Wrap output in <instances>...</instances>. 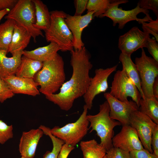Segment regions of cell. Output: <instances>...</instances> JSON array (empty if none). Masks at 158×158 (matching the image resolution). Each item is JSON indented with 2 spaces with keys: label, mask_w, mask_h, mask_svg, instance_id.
<instances>
[{
  "label": "cell",
  "mask_w": 158,
  "mask_h": 158,
  "mask_svg": "<svg viewBox=\"0 0 158 158\" xmlns=\"http://www.w3.org/2000/svg\"><path fill=\"white\" fill-rule=\"evenodd\" d=\"M146 48L155 60L158 62V43L155 40L150 38Z\"/></svg>",
  "instance_id": "34"
},
{
  "label": "cell",
  "mask_w": 158,
  "mask_h": 158,
  "mask_svg": "<svg viewBox=\"0 0 158 158\" xmlns=\"http://www.w3.org/2000/svg\"><path fill=\"white\" fill-rule=\"evenodd\" d=\"M66 78L64 61L57 53L53 58L43 62L42 68L35 74L33 79L40 86V92L46 96L55 94Z\"/></svg>",
  "instance_id": "2"
},
{
  "label": "cell",
  "mask_w": 158,
  "mask_h": 158,
  "mask_svg": "<svg viewBox=\"0 0 158 158\" xmlns=\"http://www.w3.org/2000/svg\"><path fill=\"white\" fill-rule=\"evenodd\" d=\"M88 0H75L74 1L75 8V16H81L86 9Z\"/></svg>",
  "instance_id": "36"
},
{
  "label": "cell",
  "mask_w": 158,
  "mask_h": 158,
  "mask_svg": "<svg viewBox=\"0 0 158 158\" xmlns=\"http://www.w3.org/2000/svg\"><path fill=\"white\" fill-rule=\"evenodd\" d=\"M95 13L92 11L80 16L67 15L65 21L73 36L74 50H80L84 46L81 39L82 32L91 22Z\"/></svg>",
  "instance_id": "15"
},
{
  "label": "cell",
  "mask_w": 158,
  "mask_h": 158,
  "mask_svg": "<svg viewBox=\"0 0 158 158\" xmlns=\"http://www.w3.org/2000/svg\"><path fill=\"white\" fill-rule=\"evenodd\" d=\"M83 158H103L107 151L95 139L80 142Z\"/></svg>",
  "instance_id": "24"
},
{
  "label": "cell",
  "mask_w": 158,
  "mask_h": 158,
  "mask_svg": "<svg viewBox=\"0 0 158 158\" xmlns=\"http://www.w3.org/2000/svg\"><path fill=\"white\" fill-rule=\"evenodd\" d=\"M35 8L36 21L34 27L40 30H47L49 27L51 15L47 6L40 0H32Z\"/></svg>",
  "instance_id": "23"
},
{
  "label": "cell",
  "mask_w": 158,
  "mask_h": 158,
  "mask_svg": "<svg viewBox=\"0 0 158 158\" xmlns=\"http://www.w3.org/2000/svg\"><path fill=\"white\" fill-rule=\"evenodd\" d=\"M129 125L136 131L144 149L153 153L151 145V138L153 131L158 127V125L138 110L132 113Z\"/></svg>",
  "instance_id": "10"
},
{
  "label": "cell",
  "mask_w": 158,
  "mask_h": 158,
  "mask_svg": "<svg viewBox=\"0 0 158 158\" xmlns=\"http://www.w3.org/2000/svg\"><path fill=\"white\" fill-rule=\"evenodd\" d=\"M113 147L130 152L144 148L135 130L130 125L122 126L120 132L112 139Z\"/></svg>",
  "instance_id": "14"
},
{
  "label": "cell",
  "mask_w": 158,
  "mask_h": 158,
  "mask_svg": "<svg viewBox=\"0 0 158 158\" xmlns=\"http://www.w3.org/2000/svg\"><path fill=\"white\" fill-rule=\"evenodd\" d=\"M142 24L143 31L146 34L152 35L157 42H158V18L155 20H152Z\"/></svg>",
  "instance_id": "30"
},
{
  "label": "cell",
  "mask_w": 158,
  "mask_h": 158,
  "mask_svg": "<svg viewBox=\"0 0 158 158\" xmlns=\"http://www.w3.org/2000/svg\"><path fill=\"white\" fill-rule=\"evenodd\" d=\"M18 1L17 0H0V11L6 9H11Z\"/></svg>",
  "instance_id": "39"
},
{
  "label": "cell",
  "mask_w": 158,
  "mask_h": 158,
  "mask_svg": "<svg viewBox=\"0 0 158 158\" xmlns=\"http://www.w3.org/2000/svg\"><path fill=\"white\" fill-rule=\"evenodd\" d=\"M128 2L127 0H119L99 17L109 18L113 22V25L115 26L118 24V28L120 29H122L130 21L136 20L139 24H142L152 20L149 14V10L142 8L137 5L135 8L129 10H123L118 7L119 5Z\"/></svg>",
  "instance_id": "7"
},
{
  "label": "cell",
  "mask_w": 158,
  "mask_h": 158,
  "mask_svg": "<svg viewBox=\"0 0 158 158\" xmlns=\"http://www.w3.org/2000/svg\"><path fill=\"white\" fill-rule=\"evenodd\" d=\"M141 49V56L135 58V63L139 73L144 98H152L154 97L152 93V85L158 76V62L147 56L143 48Z\"/></svg>",
  "instance_id": "8"
},
{
  "label": "cell",
  "mask_w": 158,
  "mask_h": 158,
  "mask_svg": "<svg viewBox=\"0 0 158 158\" xmlns=\"http://www.w3.org/2000/svg\"><path fill=\"white\" fill-rule=\"evenodd\" d=\"M119 60L122 64V70L134 83L139 91L142 98L144 99L139 73L135 64L132 60L131 55L121 52L119 56Z\"/></svg>",
  "instance_id": "22"
},
{
  "label": "cell",
  "mask_w": 158,
  "mask_h": 158,
  "mask_svg": "<svg viewBox=\"0 0 158 158\" xmlns=\"http://www.w3.org/2000/svg\"><path fill=\"white\" fill-rule=\"evenodd\" d=\"M44 134L39 128L23 132L19 144V150L25 158H34L37 145Z\"/></svg>",
  "instance_id": "17"
},
{
  "label": "cell",
  "mask_w": 158,
  "mask_h": 158,
  "mask_svg": "<svg viewBox=\"0 0 158 158\" xmlns=\"http://www.w3.org/2000/svg\"><path fill=\"white\" fill-rule=\"evenodd\" d=\"M137 5L142 8L152 10L158 18V0H140L138 1Z\"/></svg>",
  "instance_id": "31"
},
{
  "label": "cell",
  "mask_w": 158,
  "mask_h": 158,
  "mask_svg": "<svg viewBox=\"0 0 158 158\" xmlns=\"http://www.w3.org/2000/svg\"><path fill=\"white\" fill-rule=\"evenodd\" d=\"M61 49L56 43L51 42L47 45L39 47L31 51L23 50V55L27 57L42 62L54 57Z\"/></svg>",
  "instance_id": "20"
},
{
  "label": "cell",
  "mask_w": 158,
  "mask_h": 158,
  "mask_svg": "<svg viewBox=\"0 0 158 158\" xmlns=\"http://www.w3.org/2000/svg\"><path fill=\"white\" fill-rule=\"evenodd\" d=\"M109 93L121 101H128V97H130L139 108L141 95L134 83L123 70H118L115 73Z\"/></svg>",
  "instance_id": "9"
},
{
  "label": "cell",
  "mask_w": 158,
  "mask_h": 158,
  "mask_svg": "<svg viewBox=\"0 0 158 158\" xmlns=\"http://www.w3.org/2000/svg\"><path fill=\"white\" fill-rule=\"evenodd\" d=\"M13 20L16 23L26 29L31 35L34 42L39 36L44 37L41 30L35 28V8L32 0H18L5 17Z\"/></svg>",
  "instance_id": "5"
},
{
  "label": "cell",
  "mask_w": 158,
  "mask_h": 158,
  "mask_svg": "<svg viewBox=\"0 0 158 158\" xmlns=\"http://www.w3.org/2000/svg\"><path fill=\"white\" fill-rule=\"evenodd\" d=\"M21 158H25L24 157H23V156H21Z\"/></svg>",
  "instance_id": "43"
},
{
  "label": "cell",
  "mask_w": 158,
  "mask_h": 158,
  "mask_svg": "<svg viewBox=\"0 0 158 158\" xmlns=\"http://www.w3.org/2000/svg\"><path fill=\"white\" fill-rule=\"evenodd\" d=\"M3 79L14 94H21L33 96L40 95L37 87L39 84L33 78L13 75Z\"/></svg>",
  "instance_id": "16"
},
{
  "label": "cell",
  "mask_w": 158,
  "mask_h": 158,
  "mask_svg": "<svg viewBox=\"0 0 158 158\" xmlns=\"http://www.w3.org/2000/svg\"><path fill=\"white\" fill-rule=\"evenodd\" d=\"M139 110L158 125V100L154 97L141 98Z\"/></svg>",
  "instance_id": "26"
},
{
  "label": "cell",
  "mask_w": 158,
  "mask_h": 158,
  "mask_svg": "<svg viewBox=\"0 0 158 158\" xmlns=\"http://www.w3.org/2000/svg\"><path fill=\"white\" fill-rule=\"evenodd\" d=\"M39 128L43 131L44 134L49 137L53 144L52 150L47 151L43 155V158H58L62 147L65 144L64 142L52 135L50 132L51 129L49 128L42 125Z\"/></svg>",
  "instance_id": "28"
},
{
  "label": "cell",
  "mask_w": 158,
  "mask_h": 158,
  "mask_svg": "<svg viewBox=\"0 0 158 158\" xmlns=\"http://www.w3.org/2000/svg\"><path fill=\"white\" fill-rule=\"evenodd\" d=\"M12 125H8L0 120V144H3L13 137Z\"/></svg>",
  "instance_id": "29"
},
{
  "label": "cell",
  "mask_w": 158,
  "mask_h": 158,
  "mask_svg": "<svg viewBox=\"0 0 158 158\" xmlns=\"http://www.w3.org/2000/svg\"><path fill=\"white\" fill-rule=\"evenodd\" d=\"M151 145L153 153L158 157V127L155 128L152 133Z\"/></svg>",
  "instance_id": "37"
},
{
  "label": "cell",
  "mask_w": 158,
  "mask_h": 158,
  "mask_svg": "<svg viewBox=\"0 0 158 158\" xmlns=\"http://www.w3.org/2000/svg\"><path fill=\"white\" fill-rule=\"evenodd\" d=\"M83 112L78 119L60 127L55 126L50 129L51 134L63 140L65 144L75 147L87 134L89 122L87 118L88 108L85 104Z\"/></svg>",
  "instance_id": "6"
},
{
  "label": "cell",
  "mask_w": 158,
  "mask_h": 158,
  "mask_svg": "<svg viewBox=\"0 0 158 158\" xmlns=\"http://www.w3.org/2000/svg\"><path fill=\"white\" fill-rule=\"evenodd\" d=\"M103 158H107L106 155H105Z\"/></svg>",
  "instance_id": "42"
},
{
  "label": "cell",
  "mask_w": 158,
  "mask_h": 158,
  "mask_svg": "<svg viewBox=\"0 0 158 158\" xmlns=\"http://www.w3.org/2000/svg\"><path fill=\"white\" fill-rule=\"evenodd\" d=\"M150 38L149 35L144 33L137 27H134L119 37L118 47L121 52L131 55L138 49L146 48Z\"/></svg>",
  "instance_id": "13"
},
{
  "label": "cell",
  "mask_w": 158,
  "mask_h": 158,
  "mask_svg": "<svg viewBox=\"0 0 158 158\" xmlns=\"http://www.w3.org/2000/svg\"><path fill=\"white\" fill-rule=\"evenodd\" d=\"M50 13V25L44 31L47 42L56 43L62 51L74 50L73 36L65 21L67 14L58 10L53 11Z\"/></svg>",
  "instance_id": "4"
},
{
  "label": "cell",
  "mask_w": 158,
  "mask_h": 158,
  "mask_svg": "<svg viewBox=\"0 0 158 158\" xmlns=\"http://www.w3.org/2000/svg\"><path fill=\"white\" fill-rule=\"evenodd\" d=\"M118 0H88L86 9L87 12H95L93 18L99 16L104 14L112 5L117 3Z\"/></svg>",
  "instance_id": "27"
},
{
  "label": "cell",
  "mask_w": 158,
  "mask_h": 158,
  "mask_svg": "<svg viewBox=\"0 0 158 158\" xmlns=\"http://www.w3.org/2000/svg\"><path fill=\"white\" fill-rule=\"evenodd\" d=\"M43 64L42 62L23 55L15 75L19 77L33 79L35 74L42 68Z\"/></svg>",
  "instance_id": "21"
},
{
  "label": "cell",
  "mask_w": 158,
  "mask_h": 158,
  "mask_svg": "<svg viewBox=\"0 0 158 158\" xmlns=\"http://www.w3.org/2000/svg\"><path fill=\"white\" fill-rule=\"evenodd\" d=\"M152 91L154 97L158 100V76L155 78L153 83Z\"/></svg>",
  "instance_id": "40"
},
{
  "label": "cell",
  "mask_w": 158,
  "mask_h": 158,
  "mask_svg": "<svg viewBox=\"0 0 158 158\" xmlns=\"http://www.w3.org/2000/svg\"><path fill=\"white\" fill-rule=\"evenodd\" d=\"M75 148V147L64 144L59 154L58 158H67L70 152Z\"/></svg>",
  "instance_id": "38"
},
{
  "label": "cell",
  "mask_w": 158,
  "mask_h": 158,
  "mask_svg": "<svg viewBox=\"0 0 158 158\" xmlns=\"http://www.w3.org/2000/svg\"><path fill=\"white\" fill-rule=\"evenodd\" d=\"M109 107L107 101L99 105V111L94 115H87L90 123V132L95 131L100 139L99 144L107 151L113 147L112 139L114 136V128L121 125L118 121L111 118Z\"/></svg>",
  "instance_id": "3"
},
{
  "label": "cell",
  "mask_w": 158,
  "mask_h": 158,
  "mask_svg": "<svg viewBox=\"0 0 158 158\" xmlns=\"http://www.w3.org/2000/svg\"><path fill=\"white\" fill-rule=\"evenodd\" d=\"M14 95L3 80L0 78V102L3 103Z\"/></svg>",
  "instance_id": "33"
},
{
  "label": "cell",
  "mask_w": 158,
  "mask_h": 158,
  "mask_svg": "<svg viewBox=\"0 0 158 158\" xmlns=\"http://www.w3.org/2000/svg\"></svg>",
  "instance_id": "44"
},
{
  "label": "cell",
  "mask_w": 158,
  "mask_h": 158,
  "mask_svg": "<svg viewBox=\"0 0 158 158\" xmlns=\"http://www.w3.org/2000/svg\"><path fill=\"white\" fill-rule=\"evenodd\" d=\"M10 10L9 9H6L0 11V21L4 16L8 13Z\"/></svg>",
  "instance_id": "41"
},
{
  "label": "cell",
  "mask_w": 158,
  "mask_h": 158,
  "mask_svg": "<svg viewBox=\"0 0 158 158\" xmlns=\"http://www.w3.org/2000/svg\"><path fill=\"white\" fill-rule=\"evenodd\" d=\"M23 51L14 53L11 57L6 56V51L0 49V78L3 79L15 75L21 61Z\"/></svg>",
  "instance_id": "18"
},
{
  "label": "cell",
  "mask_w": 158,
  "mask_h": 158,
  "mask_svg": "<svg viewBox=\"0 0 158 158\" xmlns=\"http://www.w3.org/2000/svg\"><path fill=\"white\" fill-rule=\"evenodd\" d=\"M130 158H158L153 153H151L145 149L130 152Z\"/></svg>",
  "instance_id": "35"
},
{
  "label": "cell",
  "mask_w": 158,
  "mask_h": 158,
  "mask_svg": "<svg viewBox=\"0 0 158 158\" xmlns=\"http://www.w3.org/2000/svg\"><path fill=\"white\" fill-rule=\"evenodd\" d=\"M70 52L73 69L71 78L64 83L59 93L45 96L47 99L66 111L71 109L75 99L86 92L91 78L89 73L92 67L90 55L84 46L80 50H73Z\"/></svg>",
  "instance_id": "1"
},
{
  "label": "cell",
  "mask_w": 158,
  "mask_h": 158,
  "mask_svg": "<svg viewBox=\"0 0 158 158\" xmlns=\"http://www.w3.org/2000/svg\"><path fill=\"white\" fill-rule=\"evenodd\" d=\"M117 66V64L111 67L95 70V75L93 78H91L88 89L83 96L85 104L88 110L91 109L95 97L100 93L105 92L107 90L108 78L116 70Z\"/></svg>",
  "instance_id": "11"
},
{
  "label": "cell",
  "mask_w": 158,
  "mask_h": 158,
  "mask_svg": "<svg viewBox=\"0 0 158 158\" xmlns=\"http://www.w3.org/2000/svg\"><path fill=\"white\" fill-rule=\"evenodd\" d=\"M31 37L26 29L16 23L8 53L12 55L16 52L24 50L29 44Z\"/></svg>",
  "instance_id": "19"
},
{
  "label": "cell",
  "mask_w": 158,
  "mask_h": 158,
  "mask_svg": "<svg viewBox=\"0 0 158 158\" xmlns=\"http://www.w3.org/2000/svg\"><path fill=\"white\" fill-rule=\"evenodd\" d=\"M106 155L107 158H130V152L114 147L107 151Z\"/></svg>",
  "instance_id": "32"
},
{
  "label": "cell",
  "mask_w": 158,
  "mask_h": 158,
  "mask_svg": "<svg viewBox=\"0 0 158 158\" xmlns=\"http://www.w3.org/2000/svg\"><path fill=\"white\" fill-rule=\"evenodd\" d=\"M16 23L13 20L8 19L0 25V49L7 53Z\"/></svg>",
  "instance_id": "25"
},
{
  "label": "cell",
  "mask_w": 158,
  "mask_h": 158,
  "mask_svg": "<svg viewBox=\"0 0 158 158\" xmlns=\"http://www.w3.org/2000/svg\"><path fill=\"white\" fill-rule=\"evenodd\" d=\"M104 96L109 107V116L113 119L119 121L122 126L130 125L132 113L139 110L136 104L133 100L121 101L105 92Z\"/></svg>",
  "instance_id": "12"
}]
</instances>
